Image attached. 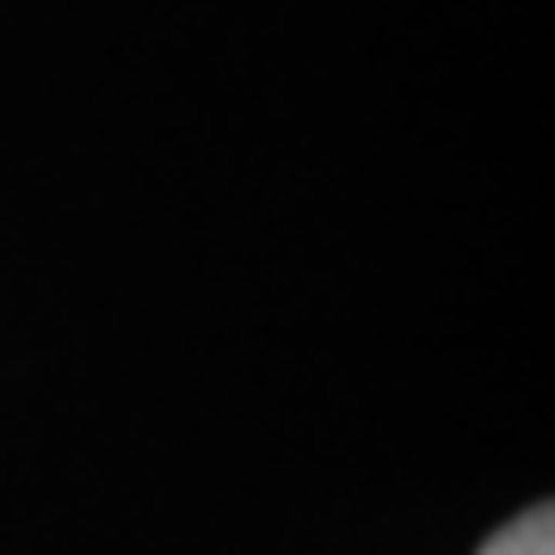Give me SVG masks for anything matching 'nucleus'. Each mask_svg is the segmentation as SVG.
Here are the masks:
<instances>
[{
  "mask_svg": "<svg viewBox=\"0 0 555 555\" xmlns=\"http://www.w3.org/2000/svg\"><path fill=\"white\" fill-rule=\"evenodd\" d=\"M476 555H555V513H550V506L518 513L513 525H500Z\"/></svg>",
  "mask_w": 555,
  "mask_h": 555,
  "instance_id": "1",
  "label": "nucleus"
}]
</instances>
